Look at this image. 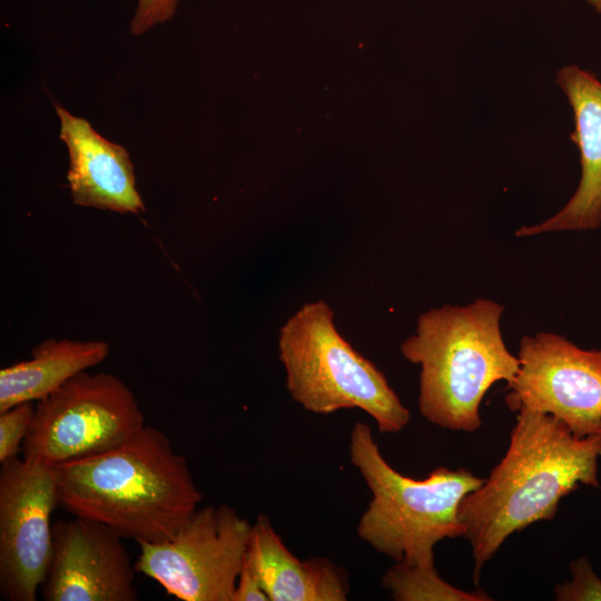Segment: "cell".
Listing matches in <instances>:
<instances>
[{
  "instance_id": "1",
  "label": "cell",
  "mask_w": 601,
  "mask_h": 601,
  "mask_svg": "<svg viewBox=\"0 0 601 601\" xmlns=\"http://www.w3.org/2000/svg\"><path fill=\"white\" fill-rule=\"evenodd\" d=\"M599 457L601 432L579 437L551 414L516 413L504 456L459 509L475 584L512 533L552 520L560 501L580 484L599 487Z\"/></svg>"
},
{
  "instance_id": "2",
  "label": "cell",
  "mask_w": 601,
  "mask_h": 601,
  "mask_svg": "<svg viewBox=\"0 0 601 601\" xmlns=\"http://www.w3.org/2000/svg\"><path fill=\"white\" fill-rule=\"evenodd\" d=\"M51 469L58 505L136 542L169 540L203 500L186 459L150 425L112 450Z\"/></svg>"
},
{
  "instance_id": "3",
  "label": "cell",
  "mask_w": 601,
  "mask_h": 601,
  "mask_svg": "<svg viewBox=\"0 0 601 601\" xmlns=\"http://www.w3.org/2000/svg\"><path fill=\"white\" fill-rule=\"evenodd\" d=\"M503 309L491 299L432 308L401 344L403 357L421 366L417 403L430 423L475 432L482 426L480 405L485 393L518 374L519 357L506 348L501 333Z\"/></svg>"
},
{
  "instance_id": "4",
  "label": "cell",
  "mask_w": 601,
  "mask_h": 601,
  "mask_svg": "<svg viewBox=\"0 0 601 601\" xmlns=\"http://www.w3.org/2000/svg\"><path fill=\"white\" fill-rule=\"evenodd\" d=\"M349 459L372 493L357 535L395 562L435 566L434 546L465 535L459 516L463 497L484 479L465 469L433 470L426 479L402 475L383 457L371 427L357 422L349 437Z\"/></svg>"
},
{
  "instance_id": "5",
  "label": "cell",
  "mask_w": 601,
  "mask_h": 601,
  "mask_svg": "<svg viewBox=\"0 0 601 601\" xmlns=\"http://www.w3.org/2000/svg\"><path fill=\"white\" fill-rule=\"evenodd\" d=\"M278 351L287 391L306 411L326 415L358 408L382 433L408 424L410 411L382 371L339 334L325 300L304 304L285 322Z\"/></svg>"
},
{
  "instance_id": "6",
  "label": "cell",
  "mask_w": 601,
  "mask_h": 601,
  "mask_svg": "<svg viewBox=\"0 0 601 601\" xmlns=\"http://www.w3.org/2000/svg\"><path fill=\"white\" fill-rule=\"evenodd\" d=\"M146 425L127 385L82 371L38 401L22 443L23 459L48 466L112 450Z\"/></svg>"
},
{
  "instance_id": "7",
  "label": "cell",
  "mask_w": 601,
  "mask_h": 601,
  "mask_svg": "<svg viewBox=\"0 0 601 601\" xmlns=\"http://www.w3.org/2000/svg\"><path fill=\"white\" fill-rule=\"evenodd\" d=\"M252 523L227 504L197 509L167 541L137 542L136 571L183 601H233Z\"/></svg>"
},
{
  "instance_id": "8",
  "label": "cell",
  "mask_w": 601,
  "mask_h": 601,
  "mask_svg": "<svg viewBox=\"0 0 601 601\" xmlns=\"http://www.w3.org/2000/svg\"><path fill=\"white\" fill-rule=\"evenodd\" d=\"M518 357L505 395L512 412L551 414L579 437L601 432V348L582 349L541 332L522 337Z\"/></svg>"
},
{
  "instance_id": "9",
  "label": "cell",
  "mask_w": 601,
  "mask_h": 601,
  "mask_svg": "<svg viewBox=\"0 0 601 601\" xmlns=\"http://www.w3.org/2000/svg\"><path fill=\"white\" fill-rule=\"evenodd\" d=\"M58 505L51 466L13 457L0 467V593L35 601L50 564L51 513Z\"/></svg>"
},
{
  "instance_id": "10",
  "label": "cell",
  "mask_w": 601,
  "mask_h": 601,
  "mask_svg": "<svg viewBox=\"0 0 601 601\" xmlns=\"http://www.w3.org/2000/svg\"><path fill=\"white\" fill-rule=\"evenodd\" d=\"M53 545L42 583L46 601H136L135 563L121 536L75 516L52 524Z\"/></svg>"
},
{
  "instance_id": "11",
  "label": "cell",
  "mask_w": 601,
  "mask_h": 601,
  "mask_svg": "<svg viewBox=\"0 0 601 601\" xmlns=\"http://www.w3.org/2000/svg\"><path fill=\"white\" fill-rule=\"evenodd\" d=\"M56 111L69 154L67 180L75 204L117 213L142 211L128 151L100 136L86 119L58 105Z\"/></svg>"
},
{
  "instance_id": "12",
  "label": "cell",
  "mask_w": 601,
  "mask_h": 601,
  "mask_svg": "<svg viewBox=\"0 0 601 601\" xmlns=\"http://www.w3.org/2000/svg\"><path fill=\"white\" fill-rule=\"evenodd\" d=\"M556 82L573 109L570 138L580 151L581 179L559 213L541 224L519 228L516 236L601 226V81L577 66H565L558 71Z\"/></svg>"
},
{
  "instance_id": "13",
  "label": "cell",
  "mask_w": 601,
  "mask_h": 601,
  "mask_svg": "<svg viewBox=\"0 0 601 601\" xmlns=\"http://www.w3.org/2000/svg\"><path fill=\"white\" fill-rule=\"evenodd\" d=\"M246 555L269 601L347 600L345 571L324 558L297 559L264 514L252 524Z\"/></svg>"
},
{
  "instance_id": "14",
  "label": "cell",
  "mask_w": 601,
  "mask_h": 601,
  "mask_svg": "<svg viewBox=\"0 0 601 601\" xmlns=\"http://www.w3.org/2000/svg\"><path fill=\"white\" fill-rule=\"evenodd\" d=\"M110 346L105 341L49 338L31 349V358L0 371V413L39 401L82 371L104 362Z\"/></svg>"
},
{
  "instance_id": "15",
  "label": "cell",
  "mask_w": 601,
  "mask_h": 601,
  "mask_svg": "<svg viewBox=\"0 0 601 601\" xmlns=\"http://www.w3.org/2000/svg\"><path fill=\"white\" fill-rule=\"evenodd\" d=\"M382 585L397 601H490L482 590L464 591L443 580L435 566L395 562L385 571Z\"/></svg>"
},
{
  "instance_id": "16",
  "label": "cell",
  "mask_w": 601,
  "mask_h": 601,
  "mask_svg": "<svg viewBox=\"0 0 601 601\" xmlns=\"http://www.w3.org/2000/svg\"><path fill=\"white\" fill-rule=\"evenodd\" d=\"M32 402L17 404L0 413V463L17 457L35 415Z\"/></svg>"
},
{
  "instance_id": "17",
  "label": "cell",
  "mask_w": 601,
  "mask_h": 601,
  "mask_svg": "<svg viewBox=\"0 0 601 601\" xmlns=\"http://www.w3.org/2000/svg\"><path fill=\"white\" fill-rule=\"evenodd\" d=\"M572 580L555 587L558 601H599L601 600V579L594 573L585 558L571 562Z\"/></svg>"
},
{
  "instance_id": "18",
  "label": "cell",
  "mask_w": 601,
  "mask_h": 601,
  "mask_svg": "<svg viewBox=\"0 0 601 601\" xmlns=\"http://www.w3.org/2000/svg\"><path fill=\"white\" fill-rule=\"evenodd\" d=\"M178 0H138L130 21V32L139 36L151 27L168 21L176 12Z\"/></svg>"
},
{
  "instance_id": "19",
  "label": "cell",
  "mask_w": 601,
  "mask_h": 601,
  "mask_svg": "<svg viewBox=\"0 0 601 601\" xmlns=\"http://www.w3.org/2000/svg\"><path fill=\"white\" fill-rule=\"evenodd\" d=\"M233 601H269L260 579L246 554L237 578Z\"/></svg>"
},
{
  "instance_id": "20",
  "label": "cell",
  "mask_w": 601,
  "mask_h": 601,
  "mask_svg": "<svg viewBox=\"0 0 601 601\" xmlns=\"http://www.w3.org/2000/svg\"><path fill=\"white\" fill-rule=\"evenodd\" d=\"M587 2L592 6L598 13H601V0H587Z\"/></svg>"
}]
</instances>
